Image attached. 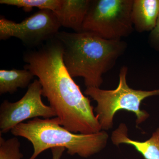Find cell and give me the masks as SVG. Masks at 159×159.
I'll return each instance as SVG.
<instances>
[{"mask_svg": "<svg viewBox=\"0 0 159 159\" xmlns=\"http://www.w3.org/2000/svg\"><path fill=\"white\" fill-rule=\"evenodd\" d=\"M62 44L56 38L39 50L24 56L29 70L38 77L42 96L47 98L60 124L74 133L91 134L101 129L91 101L81 92L63 61Z\"/></svg>", "mask_w": 159, "mask_h": 159, "instance_id": "1", "label": "cell"}, {"mask_svg": "<svg viewBox=\"0 0 159 159\" xmlns=\"http://www.w3.org/2000/svg\"><path fill=\"white\" fill-rule=\"evenodd\" d=\"M63 61L72 77H81L87 88H99L102 75L111 70L127 49L122 40L104 39L91 32H59Z\"/></svg>", "mask_w": 159, "mask_h": 159, "instance_id": "2", "label": "cell"}, {"mask_svg": "<svg viewBox=\"0 0 159 159\" xmlns=\"http://www.w3.org/2000/svg\"><path fill=\"white\" fill-rule=\"evenodd\" d=\"M11 132L14 136L23 137L31 142L34 151L29 159H36L43 152L56 147L66 148L71 156L89 157L105 148L109 138L104 130L91 134L71 132L60 125L57 117L34 118L20 123Z\"/></svg>", "mask_w": 159, "mask_h": 159, "instance_id": "3", "label": "cell"}, {"mask_svg": "<svg viewBox=\"0 0 159 159\" xmlns=\"http://www.w3.org/2000/svg\"><path fill=\"white\" fill-rule=\"evenodd\" d=\"M128 68L123 66L119 72V81L116 89L103 90L99 88H87L84 93L97 102L94 111L102 130L112 128L114 117L117 112L124 110L134 113L137 117V126L149 117V114L141 109V103L146 98L159 95V89L152 91L135 90L129 87L126 77Z\"/></svg>", "mask_w": 159, "mask_h": 159, "instance_id": "4", "label": "cell"}, {"mask_svg": "<svg viewBox=\"0 0 159 159\" xmlns=\"http://www.w3.org/2000/svg\"><path fill=\"white\" fill-rule=\"evenodd\" d=\"M134 0L90 1L82 31L107 40H119L134 31L131 11Z\"/></svg>", "mask_w": 159, "mask_h": 159, "instance_id": "5", "label": "cell"}, {"mask_svg": "<svg viewBox=\"0 0 159 159\" xmlns=\"http://www.w3.org/2000/svg\"><path fill=\"white\" fill-rule=\"evenodd\" d=\"M61 27L53 11L42 9L16 23L5 18L0 19V39L15 37L29 47H34L56 37Z\"/></svg>", "mask_w": 159, "mask_h": 159, "instance_id": "6", "label": "cell"}, {"mask_svg": "<svg viewBox=\"0 0 159 159\" xmlns=\"http://www.w3.org/2000/svg\"><path fill=\"white\" fill-rule=\"evenodd\" d=\"M42 88L39 80L29 86L24 97L14 102L6 100L0 106V133L6 134L23 121L39 117L50 119L56 117L50 106L42 100Z\"/></svg>", "mask_w": 159, "mask_h": 159, "instance_id": "7", "label": "cell"}, {"mask_svg": "<svg viewBox=\"0 0 159 159\" xmlns=\"http://www.w3.org/2000/svg\"><path fill=\"white\" fill-rule=\"evenodd\" d=\"M111 140L117 146L122 144L132 145L145 159H159V128L152 134L150 139L140 142L129 138L127 126L122 123L113 131Z\"/></svg>", "mask_w": 159, "mask_h": 159, "instance_id": "8", "label": "cell"}, {"mask_svg": "<svg viewBox=\"0 0 159 159\" xmlns=\"http://www.w3.org/2000/svg\"><path fill=\"white\" fill-rule=\"evenodd\" d=\"M90 0H61V6L56 13L61 26L82 31V26L89 6Z\"/></svg>", "mask_w": 159, "mask_h": 159, "instance_id": "9", "label": "cell"}, {"mask_svg": "<svg viewBox=\"0 0 159 159\" xmlns=\"http://www.w3.org/2000/svg\"><path fill=\"white\" fill-rule=\"evenodd\" d=\"M159 15V0H134L131 18L134 29L139 33L152 31Z\"/></svg>", "mask_w": 159, "mask_h": 159, "instance_id": "10", "label": "cell"}, {"mask_svg": "<svg viewBox=\"0 0 159 159\" xmlns=\"http://www.w3.org/2000/svg\"><path fill=\"white\" fill-rule=\"evenodd\" d=\"M34 75L29 70H0V94H12L19 88L29 86Z\"/></svg>", "mask_w": 159, "mask_h": 159, "instance_id": "11", "label": "cell"}, {"mask_svg": "<svg viewBox=\"0 0 159 159\" xmlns=\"http://www.w3.org/2000/svg\"><path fill=\"white\" fill-rule=\"evenodd\" d=\"M0 3L22 8L26 11L38 8L40 10H51L55 13L60 8L61 0H1Z\"/></svg>", "mask_w": 159, "mask_h": 159, "instance_id": "12", "label": "cell"}, {"mask_svg": "<svg viewBox=\"0 0 159 159\" xmlns=\"http://www.w3.org/2000/svg\"><path fill=\"white\" fill-rule=\"evenodd\" d=\"M20 143L16 137L5 140L0 136V159H22Z\"/></svg>", "mask_w": 159, "mask_h": 159, "instance_id": "13", "label": "cell"}, {"mask_svg": "<svg viewBox=\"0 0 159 159\" xmlns=\"http://www.w3.org/2000/svg\"><path fill=\"white\" fill-rule=\"evenodd\" d=\"M148 43L152 48L159 52V15L155 27L148 36Z\"/></svg>", "mask_w": 159, "mask_h": 159, "instance_id": "14", "label": "cell"}, {"mask_svg": "<svg viewBox=\"0 0 159 159\" xmlns=\"http://www.w3.org/2000/svg\"><path fill=\"white\" fill-rule=\"evenodd\" d=\"M65 149L62 147H56L51 148L53 159H60Z\"/></svg>", "mask_w": 159, "mask_h": 159, "instance_id": "15", "label": "cell"}]
</instances>
